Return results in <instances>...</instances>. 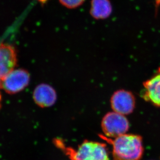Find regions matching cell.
I'll return each instance as SVG.
<instances>
[{"label":"cell","mask_w":160,"mask_h":160,"mask_svg":"<svg viewBox=\"0 0 160 160\" xmlns=\"http://www.w3.org/2000/svg\"><path fill=\"white\" fill-rule=\"evenodd\" d=\"M112 6L110 0H92L90 14L96 19H105L111 15Z\"/></svg>","instance_id":"9"},{"label":"cell","mask_w":160,"mask_h":160,"mask_svg":"<svg viewBox=\"0 0 160 160\" xmlns=\"http://www.w3.org/2000/svg\"><path fill=\"white\" fill-rule=\"evenodd\" d=\"M55 142L70 160H110L108 148L104 143L84 140L76 149L67 146L60 139Z\"/></svg>","instance_id":"2"},{"label":"cell","mask_w":160,"mask_h":160,"mask_svg":"<svg viewBox=\"0 0 160 160\" xmlns=\"http://www.w3.org/2000/svg\"><path fill=\"white\" fill-rule=\"evenodd\" d=\"M17 63L15 49L11 45L0 43V79L12 71Z\"/></svg>","instance_id":"6"},{"label":"cell","mask_w":160,"mask_h":160,"mask_svg":"<svg viewBox=\"0 0 160 160\" xmlns=\"http://www.w3.org/2000/svg\"><path fill=\"white\" fill-rule=\"evenodd\" d=\"M1 94H0V102H1Z\"/></svg>","instance_id":"13"},{"label":"cell","mask_w":160,"mask_h":160,"mask_svg":"<svg viewBox=\"0 0 160 160\" xmlns=\"http://www.w3.org/2000/svg\"><path fill=\"white\" fill-rule=\"evenodd\" d=\"M100 137L112 145L113 160H140L143 156L144 147L140 135L125 134L114 139L102 135Z\"/></svg>","instance_id":"1"},{"label":"cell","mask_w":160,"mask_h":160,"mask_svg":"<svg viewBox=\"0 0 160 160\" xmlns=\"http://www.w3.org/2000/svg\"><path fill=\"white\" fill-rule=\"evenodd\" d=\"M129 127V122L125 117L114 111L106 114L102 120V129L105 136L109 138L126 134Z\"/></svg>","instance_id":"3"},{"label":"cell","mask_w":160,"mask_h":160,"mask_svg":"<svg viewBox=\"0 0 160 160\" xmlns=\"http://www.w3.org/2000/svg\"><path fill=\"white\" fill-rule=\"evenodd\" d=\"M1 80L2 88L6 92L16 94L28 86L30 74L25 70H13Z\"/></svg>","instance_id":"4"},{"label":"cell","mask_w":160,"mask_h":160,"mask_svg":"<svg viewBox=\"0 0 160 160\" xmlns=\"http://www.w3.org/2000/svg\"><path fill=\"white\" fill-rule=\"evenodd\" d=\"M2 88V80L0 79V88Z\"/></svg>","instance_id":"12"},{"label":"cell","mask_w":160,"mask_h":160,"mask_svg":"<svg viewBox=\"0 0 160 160\" xmlns=\"http://www.w3.org/2000/svg\"><path fill=\"white\" fill-rule=\"evenodd\" d=\"M63 6L68 8H76L83 4L85 0H59Z\"/></svg>","instance_id":"10"},{"label":"cell","mask_w":160,"mask_h":160,"mask_svg":"<svg viewBox=\"0 0 160 160\" xmlns=\"http://www.w3.org/2000/svg\"><path fill=\"white\" fill-rule=\"evenodd\" d=\"M48 1V0H39V2H40V3H42V4H45Z\"/></svg>","instance_id":"11"},{"label":"cell","mask_w":160,"mask_h":160,"mask_svg":"<svg viewBox=\"0 0 160 160\" xmlns=\"http://www.w3.org/2000/svg\"><path fill=\"white\" fill-rule=\"evenodd\" d=\"M34 102L42 107L52 106L55 103L57 95L54 88L49 85L42 84L36 88L33 92Z\"/></svg>","instance_id":"8"},{"label":"cell","mask_w":160,"mask_h":160,"mask_svg":"<svg viewBox=\"0 0 160 160\" xmlns=\"http://www.w3.org/2000/svg\"><path fill=\"white\" fill-rule=\"evenodd\" d=\"M111 105L114 112L125 116L134 110L135 100L131 92L120 90L114 92L111 97Z\"/></svg>","instance_id":"5"},{"label":"cell","mask_w":160,"mask_h":160,"mask_svg":"<svg viewBox=\"0 0 160 160\" xmlns=\"http://www.w3.org/2000/svg\"><path fill=\"white\" fill-rule=\"evenodd\" d=\"M143 98L160 108V68L156 74L143 83Z\"/></svg>","instance_id":"7"}]
</instances>
